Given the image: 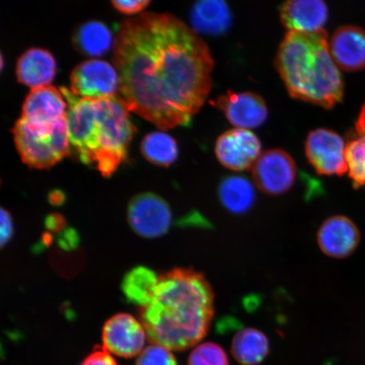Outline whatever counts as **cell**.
Instances as JSON below:
<instances>
[{"mask_svg":"<svg viewBox=\"0 0 365 365\" xmlns=\"http://www.w3.org/2000/svg\"><path fill=\"white\" fill-rule=\"evenodd\" d=\"M118 97L159 129L188 125L212 89L214 62L202 39L170 14L123 21L114 41Z\"/></svg>","mask_w":365,"mask_h":365,"instance_id":"1","label":"cell"},{"mask_svg":"<svg viewBox=\"0 0 365 365\" xmlns=\"http://www.w3.org/2000/svg\"><path fill=\"white\" fill-rule=\"evenodd\" d=\"M213 314L211 285L203 274L185 268L158 276L149 302L140 308L149 341L171 351L199 344L207 334Z\"/></svg>","mask_w":365,"mask_h":365,"instance_id":"2","label":"cell"},{"mask_svg":"<svg viewBox=\"0 0 365 365\" xmlns=\"http://www.w3.org/2000/svg\"><path fill=\"white\" fill-rule=\"evenodd\" d=\"M68 104V139L81 161L110 177L127 157L136 128L118 97L84 98L61 88Z\"/></svg>","mask_w":365,"mask_h":365,"instance_id":"3","label":"cell"},{"mask_svg":"<svg viewBox=\"0 0 365 365\" xmlns=\"http://www.w3.org/2000/svg\"><path fill=\"white\" fill-rule=\"evenodd\" d=\"M276 66L292 98L327 109L341 101L344 82L325 30L289 31L278 49Z\"/></svg>","mask_w":365,"mask_h":365,"instance_id":"4","label":"cell"},{"mask_svg":"<svg viewBox=\"0 0 365 365\" xmlns=\"http://www.w3.org/2000/svg\"><path fill=\"white\" fill-rule=\"evenodd\" d=\"M22 162L31 168H48L70 153L67 116L51 125H40L21 117L13 128Z\"/></svg>","mask_w":365,"mask_h":365,"instance_id":"5","label":"cell"},{"mask_svg":"<svg viewBox=\"0 0 365 365\" xmlns=\"http://www.w3.org/2000/svg\"><path fill=\"white\" fill-rule=\"evenodd\" d=\"M120 76L110 63L91 59L81 63L71 75V91L77 97L106 98L117 97Z\"/></svg>","mask_w":365,"mask_h":365,"instance_id":"6","label":"cell"},{"mask_svg":"<svg viewBox=\"0 0 365 365\" xmlns=\"http://www.w3.org/2000/svg\"><path fill=\"white\" fill-rule=\"evenodd\" d=\"M305 153L319 175L342 176L349 172L344 141L334 131L317 129L310 132Z\"/></svg>","mask_w":365,"mask_h":365,"instance_id":"7","label":"cell"},{"mask_svg":"<svg viewBox=\"0 0 365 365\" xmlns=\"http://www.w3.org/2000/svg\"><path fill=\"white\" fill-rule=\"evenodd\" d=\"M296 175L294 159L281 149L266 150L252 167L255 185L269 195L286 193L294 185Z\"/></svg>","mask_w":365,"mask_h":365,"instance_id":"8","label":"cell"},{"mask_svg":"<svg viewBox=\"0 0 365 365\" xmlns=\"http://www.w3.org/2000/svg\"><path fill=\"white\" fill-rule=\"evenodd\" d=\"M128 219L133 230L145 238H158L170 230V205L160 196L143 193L135 196L128 207Z\"/></svg>","mask_w":365,"mask_h":365,"instance_id":"9","label":"cell"},{"mask_svg":"<svg viewBox=\"0 0 365 365\" xmlns=\"http://www.w3.org/2000/svg\"><path fill=\"white\" fill-rule=\"evenodd\" d=\"M147 332L140 322L129 314H117L103 328L105 349L118 357L130 359L143 352Z\"/></svg>","mask_w":365,"mask_h":365,"instance_id":"10","label":"cell"},{"mask_svg":"<svg viewBox=\"0 0 365 365\" xmlns=\"http://www.w3.org/2000/svg\"><path fill=\"white\" fill-rule=\"evenodd\" d=\"M261 141L253 132L238 128L219 136L215 145L218 161L228 170L237 172L252 168L261 156Z\"/></svg>","mask_w":365,"mask_h":365,"instance_id":"11","label":"cell"},{"mask_svg":"<svg viewBox=\"0 0 365 365\" xmlns=\"http://www.w3.org/2000/svg\"><path fill=\"white\" fill-rule=\"evenodd\" d=\"M360 240L359 227L345 216L327 218L317 232L319 249L327 257L336 259L350 257L357 250Z\"/></svg>","mask_w":365,"mask_h":365,"instance_id":"12","label":"cell"},{"mask_svg":"<svg viewBox=\"0 0 365 365\" xmlns=\"http://www.w3.org/2000/svg\"><path fill=\"white\" fill-rule=\"evenodd\" d=\"M216 106L225 113L227 120L238 129H255L266 122L268 111L266 103L252 93H232L219 97Z\"/></svg>","mask_w":365,"mask_h":365,"instance_id":"13","label":"cell"},{"mask_svg":"<svg viewBox=\"0 0 365 365\" xmlns=\"http://www.w3.org/2000/svg\"><path fill=\"white\" fill-rule=\"evenodd\" d=\"M67 111L61 89L48 86L31 90L23 103L21 118L36 124L51 125L66 118Z\"/></svg>","mask_w":365,"mask_h":365,"instance_id":"14","label":"cell"},{"mask_svg":"<svg viewBox=\"0 0 365 365\" xmlns=\"http://www.w3.org/2000/svg\"><path fill=\"white\" fill-rule=\"evenodd\" d=\"M330 51L341 70H362L365 68V31L354 26L340 27L331 36Z\"/></svg>","mask_w":365,"mask_h":365,"instance_id":"15","label":"cell"},{"mask_svg":"<svg viewBox=\"0 0 365 365\" xmlns=\"http://www.w3.org/2000/svg\"><path fill=\"white\" fill-rule=\"evenodd\" d=\"M280 17L289 31L313 33L323 29L328 18V9L321 0H291L282 4Z\"/></svg>","mask_w":365,"mask_h":365,"instance_id":"16","label":"cell"},{"mask_svg":"<svg viewBox=\"0 0 365 365\" xmlns=\"http://www.w3.org/2000/svg\"><path fill=\"white\" fill-rule=\"evenodd\" d=\"M56 74V58L48 50L31 48L18 59L17 79L31 89L49 86Z\"/></svg>","mask_w":365,"mask_h":365,"instance_id":"17","label":"cell"},{"mask_svg":"<svg viewBox=\"0 0 365 365\" xmlns=\"http://www.w3.org/2000/svg\"><path fill=\"white\" fill-rule=\"evenodd\" d=\"M190 22L195 33L217 36L230 29L232 15L225 1L202 0L191 10Z\"/></svg>","mask_w":365,"mask_h":365,"instance_id":"18","label":"cell"},{"mask_svg":"<svg viewBox=\"0 0 365 365\" xmlns=\"http://www.w3.org/2000/svg\"><path fill=\"white\" fill-rule=\"evenodd\" d=\"M270 344L264 333L245 327L236 333L232 341L231 353L242 365L261 364L269 354Z\"/></svg>","mask_w":365,"mask_h":365,"instance_id":"19","label":"cell"},{"mask_svg":"<svg viewBox=\"0 0 365 365\" xmlns=\"http://www.w3.org/2000/svg\"><path fill=\"white\" fill-rule=\"evenodd\" d=\"M218 196L227 211L242 215L252 208L257 195L252 182L246 178L228 176L219 185Z\"/></svg>","mask_w":365,"mask_h":365,"instance_id":"20","label":"cell"},{"mask_svg":"<svg viewBox=\"0 0 365 365\" xmlns=\"http://www.w3.org/2000/svg\"><path fill=\"white\" fill-rule=\"evenodd\" d=\"M74 43L76 47L86 56H101L112 47V33L104 23L90 21L77 29Z\"/></svg>","mask_w":365,"mask_h":365,"instance_id":"21","label":"cell"},{"mask_svg":"<svg viewBox=\"0 0 365 365\" xmlns=\"http://www.w3.org/2000/svg\"><path fill=\"white\" fill-rule=\"evenodd\" d=\"M158 276L150 269L139 267L128 272L122 282V290L130 303L145 307L152 297Z\"/></svg>","mask_w":365,"mask_h":365,"instance_id":"22","label":"cell"},{"mask_svg":"<svg viewBox=\"0 0 365 365\" xmlns=\"http://www.w3.org/2000/svg\"><path fill=\"white\" fill-rule=\"evenodd\" d=\"M140 149L148 161L158 166H170L179 155L176 140L161 131H154L145 135Z\"/></svg>","mask_w":365,"mask_h":365,"instance_id":"23","label":"cell"},{"mask_svg":"<svg viewBox=\"0 0 365 365\" xmlns=\"http://www.w3.org/2000/svg\"><path fill=\"white\" fill-rule=\"evenodd\" d=\"M188 365H230V360L221 346L208 341L195 346Z\"/></svg>","mask_w":365,"mask_h":365,"instance_id":"24","label":"cell"},{"mask_svg":"<svg viewBox=\"0 0 365 365\" xmlns=\"http://www.w3.org/2000/svg\"><path fill=\"white\" fill-rule=\"evenodd\" d=\"M135 365H178V362L171 350L153 344L139 354Z\"/></svg>","mask_w":365,"mask_h":365,"instance_id":"25","label":"cell"},{"mask_svg":"<svg viewBox=\"0 0 365 365\" xmlns=\"http://www.w3.org/2000/svg\"><path fill=\"white\" fill-rule=\"evenodd\" d=\"M80 365H120L104 346H96Z\"/></svg>","mask_w":365,"mask_h":365,"instance_id":"26","label":"cell"},{"mask_svg":"<svg viewBox=\"0 0 365 365\" xmlns=\"http://www.w3.org/2000/svg\"><path fill=\"white\" fill-rule=\"evenodd\" d=\"M114 8L122 13L135 14L138 13L148 6V0H113L112 1Z\"/></svg>","mask_w":365,"mask_h":365,"instance_id":"27","label":"cell"},{"mask_svg":"<svg viewBox=\"0 0 365 365\" xmlns=\"http://www.w3.org/2000/svg\"><path fill=\"white\" fill-rule=\"evenodd\" d=\"M13 234V225L11 214L1 210V245L4 246L11 240Z\"/></svg>","mask_w":365,"mask_h":365,"instance_id":"28","label":"cell"},{"mask_svg":"<svg viewBox=\"0 0 365 365\" xmlns=\"http://www.w3.org/2000/svg\"><path fill=\"white\" fill-rule=\"evenodd\" d=\"M356 129H357L358 134L359 135L365 136V104L364 105L361 111H360Z\"/></svg>","mask_w":365,"mask_h":365,"instance_id":"29","label":"cell"}]
</instances>
